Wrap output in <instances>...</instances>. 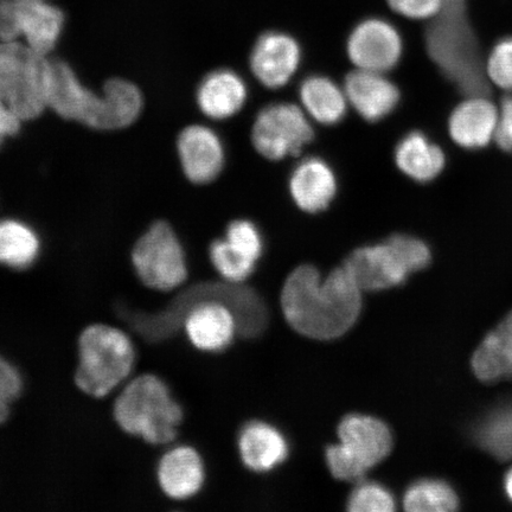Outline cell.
<instances>
[{
    "mask_svg": "<svg viewBox=\"0 0 512 512\" xmlns=\"http://www.w3.org/2000/svg\"><path fill=\"white\" fill-rule=\"evenodd\" d=\"M362 290L343 265L325 280L315 266L302 265L288 275L280 304L291 328L316 341H334L360 318Z\"/></svg>",
    "mask_w": 512,
    "mask_h": 512,
    "instance_id": "1",
    "label": "cell"
},
{
    "mask_svg": "<svg viewBox=\"0 0 512 512\" xmlns=\"http://www.w3.org/2000/svg\"><path fill=\"white\" fill-rule=\"evenodd\" d=\"M48 106L60 117L94 130H121L142 113L143 95L124 79L108 80L101 94L94 93L82 85L68 63L51 60Z\"/></svg>",
    "mask_w": 512,
    "mask_h": 512,
    "instance_id": "2",
    "label": "cell"
},
{
    "mask_svg": "<svg viewBox=\"0 0 512 512\" xmlns=\"http://www.w3.org/2000/svg\"><path fill=\"white\" fill-rule=\"evenodd\" d=\"M428 55L460 92L488 95L490 82L473 30L467 0H444L426 30Z\"/></svg>",
    "mask_w": 512,
    "mask_h": 512,
    "instance_id": "3",
    "label": "cell"
},
{
    "mask_svg": "<svg viewBox=\"0 0 512 512\" xmlns=\"http://www.w3.org/2000/svg\"><path fill=\"white\" fill-rule=\"evenodd\" d=\"M113 418L130 437L166 446L177 439L184 412L162 377L144 373L125 383L113 403Z\"/></svg>",
    "mask_w": 512,
    "mask_h": 512,
    "instance_id": "4",
    "label": "cell"
},
{
    "mask_svg": "<svg viewBox=\"0 0 512 512\" xmlns=\"http://www.w3.org/2000/svg\"><path fill=\"white\" fill-rule=\"evenodd\" d=\"M76 388L92 399H105L130 379L136 366V349L123 330L93 323L80 332Z\"/></svg>",
    "mask_w": 512,
    "mask_h": 512,
    "instance_id": "5",
    "label": "cell"
},
{
    "mask_svg": "<svg viewBox=\"0 0 512 512\" xmlns=\"http://www.w3.org/2000/svg\"><path fill=\"white\" fill-rule=\"evenodd\" d=\"M431 260V249L424 241L395 234L377 245L355 249L343 266L362 291L375 292L405 284L409 275L425 270Z\"/></svg>",
    "mask_w": 512,
    "mask_h": 512,
    "instance_id": "6",
    "label": "cell"
},
{
    "mask_svg": "<svg viewBox=\"0 0 512 512\" xmlns=\"http://www.w3.org/2000/svg\"><path fill=\"white\" fill-rule=\"evenodd\" d=\"M51 60L21 41L0 43V101L22 121L49 104Z\"/></svg>",
    "mask_w": 512,
    "mask_h": 512,
    "instance_id": "7",
    "label": "cell"
},
{
    "mask_svg": "<svg viewBox=\"0 0 512 512\" xmlns=\"http://www.w3.org/2000/svg\"><path fill=\"white\" fill-rule=\"evenodd\" d=\"M339 443L326 448L325 459L331 475L349 483H361L393 450L392 431L380 419L350 414L337 428Z\"/></svg>",
    "mask_w": 512,
    "mask_h": 512,
    "instance_id": "8",
    "label": "cell"
},
{
    "mask_svg": "<svg viewBox=\"0 0 512 512\" xmlns=\"http://www.w3.org/2000/svg\"><path fill=\"white\" fill-rule=\"evenodd\" d=\"M134 271L142 284L157 292H170L188 279L184 249L174 229L159 221L134 245Z\"/></svg>",
    "mask_w": 512,
    "mask_h": 512,
    "instance_id": "9",
    "label": "cell"
},
{
    "mask_svg": "<svg viewBox=\"0 0 512 512\" xmlns=\"http://www.w3.org/2000/svg\"><path fill=\"white\" fill-rule=\"evenodd\" d=\"M64 15L46 0H0V41H21L48 56L60 40Z\"/></svg>",
    "mask_w": 512,
    "mask_h": 512,
    "instance_id": "10",
    "label": "cell"
},
{
    "mask_svg": "<svg viewBox=\"0 0 512 512\" xmlns=\"http://www.w3.org/2000/svg\"><path fill=\"white\" fill-rule=\"evenodd\" d=\"M313 138V128L302 108L293 104H273L262 110L252 130L253 145L270 160L298 156Z\"/></svg>",
    "mask_w": 512,
    "mask_h": 512,
    "instance_id": "11",
    "label": "cell"
},
{
    "mask_svg": "<svg viewBox=\"0 0 512 512\" xmlns=\"http://www.w3.org/2000/svg\"><path fill=\"white\" fill-rule=\"evenodd\" d=\"M402 49L399 31L382 18L356 25L347 43L349 59L357 69L383 74L399 63Z\"/></svg>",
    "mask_w": 512,
    "mask_h": 512,
    "instance_id": "12",
    "label": "cell"
},
{
    "mask_svg": "<svg viewBox=\"0 0 512 512\" xmlns=\"http://www.w3.org/2000/svg\"><path fill=\"white\" fill-rule=\"evenodd\" d=\"M300 60L302 50L292 36L270 31L256 41L249 63L261 85L278 89L290 82L299 68Z\"/></svg>",
    "mask_w": 512,
    "mask_h": 512,
    "instance_id": "13",
    "label": "cell"
},
{
    "mask_svg": "<svg viewBox=\"0 0 512 512\" xmlns=\"http://www.w3.org/2000/svg\"><path fill=\"white\" fill-rule=\"evenodd\" d=\"M499 108L488 95H469L454 108L448 119V133L465 150H480L495 140Z\"/></svg>",
    "mask_w": 512,
    "mask_h": 512,
    "instance_id": "14",
    "label": "cell"
},
{
    "mask_svg": "<svg viewBox=\"0 0 512 512\" xmlns=\"http://www.w3.org/2000/svg\"><path fill=\"white\" fill-rule=\"evenodd\" d=\"M178 153L189 181L207 184L221 174L224 149L221 139L211 128L192 125L179 134Z\"/></svg>",
    "mask_w": 512,
    "mask_h": 512,
    "instance_id": "15",
    "label": "cell"
},
{
    "mask_svg": "<svg viewBox=\"0 0 512 512\" xmlns=\"http://www.w3.org/2000/svg\"><path fill=\"white\" fill-rule=\"evenodd\" d=\"M206 478L204 463L194 447L179 445L166 451L156 467V480L162 494L174 501H185L201 491Z\"/></svg>",
    "mask_w": 512,
    "mask_h": 512,
    "instance_id": "16",
    "label": "cell"
},
{
    "mask_svg": "<svg viewBox=\"0 0 512 512\" xmlns=\"http://www.w3.org/2000/svg\"><path fill=\"white\" fill-rule=\"evenodd\" d=\"M344 92L349 104L363 119L376 123L399 105L400 91L383 73L356 69L345 79Z\"/></svg>",
    "mask_w": 512,
    "mask_h": 512,
    "instance_id": "17",
    "label": "cell"
},
{
    "mask_svg": "<svg viewBox=\"0 0 512 512\" xmlns=\"http://www.w3.org/2000/svg\"><path fill=\"white\" fill-rule=\"evenodd\" d=\"M290 192L299 209L309 214L320 213L328 209L336 196L335 172L323 159L306 158L292 172Z\"/></svg>",
    "mask_w": 512,
    "mask_h": 512,
    "instance_id": "18",
    "label": "cell"
},
{
    "mask_svg": "<svg viewBox=\"0 0 512 512\" xmlns=\"http://www.w3.org/2000/svg\"><path fill=\"white\" fill-rule=\"evenodd\" d=\"M471 366L484 383L512 379V311L478 345Z\"/></svg>",
    "mask_w": 512,
    "mask_h": 512,
    "instance_id": "19",
    "label": "cell"
},
{
    "mask_svg": "<svg viewBox=\"0 0 512 512\" xmlns=\"http://www.w3.org/2000/svg\"><path fill=\"white\" fill-rule=\"evenodd\" d=\"M246 100V83L232 70H216L206 76L198 87V106L210 119L233 117L240 112Z\"/></svg>",
    "mask_w": 512,
    "mask_h": 512,
    "instance_id": "20",
    "label": "cell"
},
{
    "mask_svg": "<svg viewBox=\"0 0 512 512\" xmlns=\"http://www.w3.org/2000/svg\"><path fill=\"white\" fill-rule=\"evenodd\" d=\"M239 451L243 464L254 472H267L285 462L286 438L266 422L254 421L240 433Z\"/></svg>",
    "mask_w": 512,
    "mask_h": 512,
    "instance_id": "21",
    "label": "cell"
},
{
    "mask_svg": "<svg viewBox=\"0 0 512 512\" xmlns=\"http://www.w3.org/2000/svg\"><path fill=\"white\" fill-rule=\"evenodd\" d=\"M395 163L413 181L428 183L443 172L446 157L440 146L431 142L424 133L414 131L396 146Z\"/></svg>",
    "mask_w": 512,
    "mask_h": 512,
    "instance_id": "22",
    "label": "cell"
},
{
    "mask_svg": "<svg viewBox=\"0 0 512 512\" xmlns=\"http://www.w3.org/2000/svg\"><path fill=\"white\" fill-rule=\"evenodd\" d=\"M299 95L306 114L319 124L335 125L347 114L349 101L344 89L325 76L305 79Z\"/></svg>",
    "mask_w": 512,
    "mask_h": 512,
    "instance_id": "23",
    "label": "cell"
},
{
    "mask_svg": "<svg viewBox=\"0 0 512 512\" xmlns=\"http://www.w3.org/2000/svg\"><path fill=\"white\" fill-rule=\"evenodd\" d=\"M41 251L35 230L21 221L0 222V265L24 270L37 260Z\"/></svg>",
    "mask_w": 512,
    "mask_h": 512,
    "instance_id": "24",
    "label": "cell"
},
{
    "mask_svg": "<svg viewBox=\"0 0 512 512\" xmlns=\"http://www.w3.org/2000/svg\"><path fill=\"white\" fill-rule=\"evenodd\" d=\"M475 438L492 457L512 460V402L494 409L479 422Z\"/></svg>",
    "mask_w": 512,
    "mask_h": 512,
    "instance_id": "25",
    "label": "cell"
},
{
    "mask_svg": "<svg viewBox=\"0 0 512 512\" xmlns=\"http://www.w3.org/2000/svg\"><path fill=\"white\" fill-rule=\"evenodd\" d=\"M458 505L456 491L437 479L419 480L403 496V508L409 512H450Z\"/></svg>",
    "mask_w": 512,
    "mask_h": 512,
    "instance_id": "26",
    "label": "cell"
},
{
    "mask_svg": "<svg viewBox=\"0 0 512 512\" xmlns=\"http://www.w3.org/2000/svg\"><path fill=\"white\" fill-rule=\"evenodd\" d=\"M209 254L215 270L232 283H243L255 270L256 262L236 251L226 239L211 243Z\"/></svg>",
    "mask_w": 512,
    "mask_h": 512,
    "instance_id": "27",
    "label": "cell"
},
{
    "mask_svg": "<svg viewBox=\"0 0 512 512\" xmlns=\"http://www.w3.org/2000/svg\"><path fill=\"white\" fill-rule=\"evenodd\" d=\"M347 509L350 512H393L395 498L390 491L377 483H358L349 496Z\"/></svg>",
    "mask_w": 512,
    "mask_h": 512,
    "instance_id": "28",
    "label": "cell"
},
{
    "mask_svg": "<svg viewBox=\"0 0 512 512\" xmlns=\"http://www.w3.org/2000/svg\"><path fill=\"white\" fill-rule=\"evenodd\" d=\"M485 74L492 85L512 93V37L503 38L491 49Z\"/></svg>",
    "mask_w": 512,
    "mask_h": 512,
    "instance_id": "29",
    "label": "cell"
},
{
    "mask_svg": "<svg viewBox=\"0 0 512 512\" xmlns=\"http://www.w3.org/2000/svg\"><path fill=\"white\" fill-rule=\"evenodd\" d=\"M224 239L246 258L258 262L264 251V240L255 224L247 220H236L229 224Z\"/></svg>",
    "mask_w": 512,
    "mask_h": 512,
    "instance_id": "30",
    "label": "cell"
},
{
    "mask_svg": "<svg viewBox=\"0 0 512 512\" xmlns=\"http://www.w3.org/2000/svg\"><path fill=\"white\" fill-rule=\"evenodd\" d=\"M24 382L14 363L0 355V425L8 421L12 406L23 393Z\"/></svg>",
    "mask_w": 512,
    "mask_h": 512,
    "instance_id": "31",
    "label": "cell"
},
{
    "mask_svg": "<svg viewBox=\"0 0 512 512\" xmlns=\"http://www.w3.org/2000/svg\"><path fill=\"white\" fill-rule=\"evenodd\" d=\"M444 0H388L396 14L411 19H432L443 6Z\"/></svg>",
    "mask_w": 512,
    "mask_h": 512,
    "instance_id": "32",
    "label": "cell"
},
{
    "mask_svg": "<svg viewBox=\"0 0 512 512\" xmlns=\"http://www.w3.org/2000/svg\"><path fill=\"white\" fill-rule=\"evenodd\" d=\"M495 142L499 149L512 153V95L503 100L499 110Z\"/></svg>",
    "mask_w": 512,
    "mask_h": 512,
    "instance_id": "33",
    "label": "cell"
},
{
    "mask_svg": "<svg viewBox=\"0 0 512 512\" xmlns=\"http://www.w3.org/2000/svg\"><path fill=\"white\" fill-rule=\"evenodd\" d=\"M22 120L0 101V146L6 139L16 136L21 128Z\"/></svg>",
    "mask_w": 512,
    "mask_h": 512,
    "instance_id": "34",
    "label": "cell"
},
{
    "mask_svg": "<svg viewBox=\"0 0 512 512\" xmlns=\"http://www.w3.org/2000/svg\"><path fill=\"white\" fill-rule=\"evenodd\" d=\"M504 489L505 494H507L510 501L512 502V467L508 471L507 476L504 478Z\"/></svg>",
    "mask_w": 512,
    "mask_h": 512,
    "instance_id": "35",
    "label": "cell"
}]
</instances>
